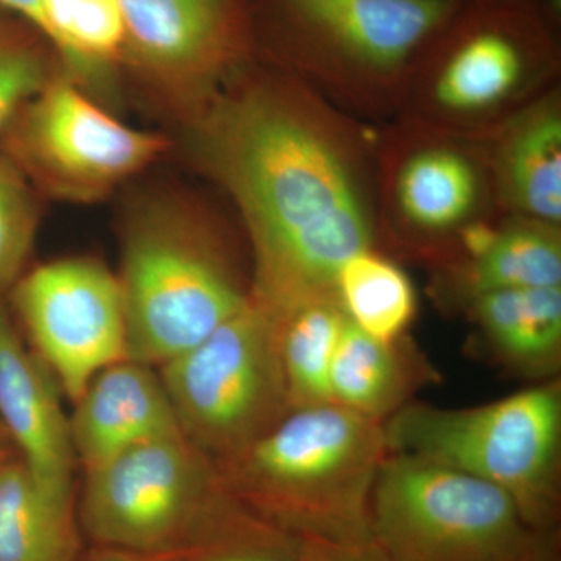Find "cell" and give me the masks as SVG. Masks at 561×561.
Listing matches in <instances>:
<instances>
[{
    "instance_id": "cell-23",
    "label": "cell",
    "mask_w": 561,
    "mask_h": 561,
    "mask_svg": "<svg viewBox=\"0 0 561 561\" xmlns=\"http://www.w3.org/2000/svg\"><path fill=\"white\" fill-rule=\"evenodd\" d=\"M346 321L335 300L308 302L278 320L290 411L331 404V365Z\"/></svg>"
},
{
    "instance_id": "cell-5",
    "label": "cell",
    "mask_w": 561,
    "mask_h": 561,
    "mask_svg": "<svg viewBox=\"0 0 561 561\" xmlns=\"http://www.w3.org/2000/svg\"><path fill=\"white\" fill-rule=\"evenodd\" d=\"M128 359L160 368L205 341L249 301L251 278L213 221L149 209L124 239Z\"/></svg>"
},
{
    "instance_id": "cell-4",
    "label": "cell",
    "mask_w": 561,
    "mask_h": 561,
    "mask_svg": "<svg viewBox=\"0 0 561 561\" xmlns=\"http://www.w3.org/2000/svg\"><path fill=\"white\" fill-rule=\"evenodd\" d=\"M560 77V24L540 0H463L424 51L397 119L483 139Z\"/></svg>"
},
{
    "instance_id": "cell-21",
    "label": "cell",
    "mask_w": 561,
    "mask_h": 561,
    "mask_svg": "<svg viewBox=\"0 0 561 561\" xmlns=\"http://www.w3.org/2000/svg\"><path fill=\"white\" fill-rule=\"evenodd\" d=\"M335 295L350 323L381 342L405 337L419 309L411 276L378 249L359 251L345 261Z\"/></svg>"
},
{
    "instance_id": "cell-10",
    "label": "cell",
    "mask_w": 561,
    "mask_h": 561,
    "mask_svg": "<svg viewBox=\"0 0 561 561\" xmlns=\"http://www.w3.org/2000/svg\"><path fill=\"white\" fill-rule=\"evenodd\" d=\"M225 493L216 465L183 434L144 443L87 471L81 534L94 546L169 556Z\"/></svg>"
},
{
    "instance_id": "cell-29",
    "label": "cell",
    "mask_w": 561,
    "mask_h": 561,
    "mask_svg": "<svg viewBox=\"0 0 561 561\" xmlns=\"http://www.w3.org/2000/svg\"><path fill=\"white\" fill-rule=\"evenodd\" d=\"M79 561H161L157 557L140 556V553L121 551V549L103 548L91 545L87 552L81 553Z\"/></svg>"
},
{
    "instance_id": "cell-3",
    "label": "cell",
    "mask_w": 561,
    "mask_h": 561,
    "mask_svg": "<svg viewBox=\"0 0 561 561\" xmlns=\"http://www.w3.org/2000/svg\"><path fill=\"white\" fill-rule=\"evenodd\" d=\"M387 456L382 423L331 402L291 409L216 468L236 500L298 538L375 542L371 497Z\"/></svg>"
},
{
    "instance_id": "cell-27",
    "label": "cell",
    "mask_w": 561,
    "mask_h": 561,
    "mask_svg": "<svg viewBox=\"0 0 561 561\" xmlns=\"http://www.w3.org/2000/svg\"><path fill=\"white\" fill-rule=\"evenodd\" d=\"M305 561H389L375 542H332L301 538Z\"/></svg>"
},
{
    "instance_id": "cell-2",
    "label": "cell",
    "mask_w": 561,
    "mask_h": 561,
    "mask_svg": "<svg viewBox=\"0 0 561 561\" xmlns=\"http://www.w3.org/2000/svg\"><path fill=\"white\" fill-rule=\"evenodd\" d=\"M463 0H250L253 55L356 119H397L424 51Z\"/></svg>"
},
{
    "instance_id": "cell-25",
    "label": "cell",
    "mask_w": 561,
    "mask_h": 561,
    "mask_svg": "<svg viewBox=\"0 0 561 561\" xmlns=\"http://www.w3.org/2000/svg\"><path fill=\"white\" fill-rule=\"evenodd\" d=\"M54 60H58L57 54L39 32L0 9V136L57 76Z\"/></svg>"
},
{
    "instance_id": "cell-7",
    "label": "cell",
    "mask_w": 561,
    "mask_h": 561,
    "mask_svg": "<svg viewBox=\"0 0 561 561\" xmlns=\"http://www.w3.org/2000/svg\"><path fill=\"white\" fill-rule=\"evenodd\" d=\"M371 535L389 561H557L556 531L523 518L505 491L390 454L371 497Z\"/></svg>"
},
{
    "instance_id": "cell-16",
    "label": "cell",
    "mask_w": 561,
    "mask_h": 561,
    "mask_svg": "<svg viewBox=\"0 0 561 561\" xmlns=\"http://www.w3.org/2000/svg\"><path fill=\"white\" fill-rule=\"evenodd\" d=\"M561 286V227L501 216L476 225L437 268L438 300L467 308L490 291Z\"/></svg>"
},
{
    "instance_id": "cell-12",
    "label": "cell",
    "mask_w": 561,
    "mask_h": 561,
    "mask_svg": "<svg viewBox=\"0 0 561 561\" xmlns=\"http://www.w3.org/2000/svg\"><path fill=\"white\" fill-rule=\"evenodd\" d=\"M9 297L33 353L72 404L98 373L128 359L119 278L102 262L68 257L38 265Z\"/></svg>"
},
{
    "instance_id": "cell-11",
    "label": "cell",
    "mask_w": 561,
    "mask_h": 561,
    "mask_svg": "<svg viewBox=\"0 0 561 561\" xmlns=\"http://www.w3.org/2000/svg\"><path fill=\"white\" fill-rule=\"evenodd\" d=\"M33 186L62 201L92 203L149 168L168 142L99 106L57 73L0 136Z\"/></svg>"
},
{
    "instance_id": "cell-1",
    "label": "cell",
    "mask_w": 561,
    "mask_h": 561,
    "mask_svg": "<svg viewBox=\"0 0 561 561\" xmlns=\"http://www.w3.org/2000/svg\"><path fill=\"white\" fill-rule=\"evenodd\" d=\"M191 146L238 210L253 300L276 320L337 301L342 265L376 249V125L253 55L198 103Z\"/></svg>"
},
{
    "instance_id": "cell-24",
    "label": "cell",
    "mask_w": 561,
    "mask_h": 561,
    "mask_svg": "<svg viewBox=\"0 0 561 561\" xmlns=\"http://www.w3.org/2000/svg\"><path fill=\"white\" fill-rule=\"evenodd\" d=\"M161 561H305L301 538L224 494L190 537Z\"/></svg>"
},
{
    "instance_id": "cell-31",
    "label": "cell",
    "mask_w": 561,
    "mask_h": 561,
    "mask_svg": "<svg viewBox=\"0 0 561 561\" xmlns=\"http://www.w3.org/2000/svg\"><path fill=\"white\" fill-rule=\"evenodd\" d=\"M541 3L552 20L561 25V0H541Z\"/></svg>"
},
{
    "instance_id": "cell-9",
    "label": "cell",
    "mask_w": 561,
    "mask_h": 561,
    "mask_svg": "<svg viewBox=\"0 0 561 561\" xmlns=\"http://www.w3.org/2000/svg\"><path fill=\"white\" fill-rule=\"evenodd\" d=\"M158 370L184 437L216 467L290 412L278 321L251 295L205 341Z\"/></svg>"
},
{
    "instance_id": "cell-14",
    "label": "cell",
    "mask_w": 561,
    "mask_h": 561,
    "mask_svg": "<svg viewBox=\"0 0 561 561\" xmlns=\"http://www.w3.org/2000/svg\"><path fill=\"white\" fill-rule=\"evenodd\" d=\"M0 424L16 456L46 489L76 497L69 416L49 368L25 346L0 298Z\"/></svg>"
},
{
    "instance_id": "cell-32",
    "label": "cell",
    "mask_w": 561,
    "mask_h": 561,
    "mask_svg": "<svg viewBox=\"0 0 561 561\" xmlns=\"http://www.w3.org/2000/svg\"><path fill=\"white\" fill-rule=\"evenodd\" d=\"M540 2H541V0H540Z\"/></svg>"
},
{
    "instance_id": "cell-17",
    "label": "cell",
    "mask_w": 561,
    "mask_h": 561,
    "mask_svg": "<svg viewBox=\"0 0 561 561\" xmlns=\"http://www.w3.org/2000/svg\"><path fill=\"white\" fill-rule=\"evenodd\" d=\"M481 140L501 213L561 227V88Z\"/></svg>"
},
{
    "instance_id": "cell-26",
    "label": "cell",
    "mask_w": 561,
    "mask_h": 561,
    "mask_svg": "<svg viewBox=\"0 0 561 561\" xmlns=\"http://www.w3.org/2000/svg\"><path fill=\"white\" fill-rule=\"evenodd\" d=\"M39 227L35 187L0 149V298L24 275Z\"/></svg>"
},
{
    "instance_id": "cell-8",
    "label": "cell",
    "mask_w": 561,
    "mask_h": 561,
    "mask_svg": "<svg viewBox=\"0 0 561 561\" xmlns=\"http://www.w3.org/2000/svg\"><path fill=\"white\" fill-rule=\"evenodd\" d=\"M501 214L481 139L376 125V249L440 268L471 228Z\"/></svg>"
},
{
    "instance_id": "cell-19",
    "label": "cell",
    "mask_w": 561,
    "mask_h": 561,
    "mask_svg": "<svg viewBox=\"0 0 561 561\" xmlns=\"http://www.w3.org/2000/svg\"><path fill=\"white\" fill-rule=\"evenodd\" d=\"M76 497L33 478L18 456L0 463V561H79Z\"/></svg>"
},
{
    "instance_id": "cell-13",
    "label": "cell",
    "mask_w": 561,
    "mask_h": 561,
    "mask_svg": "<svg viewBox=\"0 0 561 561\" xmlns=\"http://www.w3.org/2000/svg\"><path fill=\"white\" fill-rule=\"evenodd\" d=\"M124 61L205 101L253 57L250 0H119Z\"/></svg>"
},
{
    "instance_id": "cell-30",
    "label": "cell",
    "mask_w": 561,
    "mask_h": 561,
    "mask_svg": "<svg viewBox=\"0 0 561 561\" xmlns=\"http://www.w3.org/2000/svg\"><path fill=\"white\" fill-rule=\"evenodd\" d=\"M16 456L14 453L13 445H11L9 435H7L5 430H3L2 424H0V463L2 461L9 460L10 457Z\"/></svg>"
},
{
    "instance_id": "cell-28",
    "label": "cell",
    "mask_w": 561,
    "mask_h": 561,
    "mask_svg": "<svg viewBox=\"0 0 561 561\" xmlns=\"http://www.w3.org/2000/svg\"><path fill=\"white\" fill-rule=\"evenodd\" d=\"M0 9L9 11L20 20L27 22L36 32L46 38L43 7L41 0H0ZM49 43V41H47Z\"/></svg>"
},
{
    "instance_id": "cell-6",
    "label": "cell",
    "mask_w": 561,
    "mask_h": 561,
    "mask_svg": "<svg viewBox=\"0 0 561 561\" xmlns=\"http://www.w3.org/2000/svg\"><path fill=\"white\" fill-rule=\"evenodd\" d=\"M390 454L491 483L523 518L556 531L560 515L561 387L556 379L467 409L408 402L383 421Z\"/></svg>"
},
{
    "instance_id": "cell-22",
    "label": "cell",
    "mask_w": 561,
    "mask_h": 561,
    "mask_svg": "<svg viewBox=\"0 0 561 561\" xmlns=\"http://www.w3.org/2000/svg\"><path fill=\"white\" fill-rule=\"evenodd\" d=\"M41 7L46 39L77 83H102L124 61L119 0H41Z\"/></svg>"
},
{
    "instance_id": "cell-18",
    "label": "cell",
    "mask_w": 561,
    "mask_h": 561,
    "mask_svg": "<svg viewBox=\"0 0 561 561\" xmlns=\"http://www.w3.org/2000/svg\"><path fill=\"white\" fill-rule=\"evenodd\" d=\"M431 376L430 365L408 335L381 342L346 321L331 365L332 402L383 423Z\"/></svg>"
},
{
    "instance_id": "cell-15",
    "label": "cell",
    "mask_w": 561,
    "mask_h": 561,
    "mask_svg": "<svg viewBox=\"0 0 561 561\" xmlns=\"http://www.w3.org/2000/svg\"><path fill=\"white\" fill-rule=\"evenodd\" d=\"M69 431L84 471L144 443L183 434L160 373L131 359L116 362L92 378L73 402Z\"/></svg>"
},
{
    "instance_id": "cell-20",
    "label": "cell",
    "mask_w": 561,
    "mask_h": 561,
    "mask_svg": "<svg viewBox=\"0 0 561 561\" xmlns=\"http://www.w3.org/2000/svg\"><path fill=\"white\" fill-rule=\"evenodd\" d=\"M465 309L505 364L538 376L559 368L561 286L490 291Z\"/></svg>"
}]
</instances>
